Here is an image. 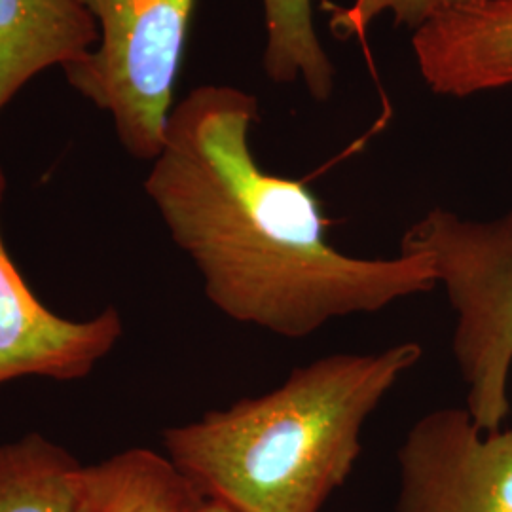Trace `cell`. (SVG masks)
Returning <instances> with one entry per match:
<instances>
[{
	"label": "cell",
	"instance_id": "4fadbf2b",
	"mask_svg": "<svg viewBox=\"0 0 512 512\" xmlns=\"http://www.w3.org/2000/svg\"><path fill=\"white\" fill-rule=\"evenodd\" d=\"M198 512H236L234 509H230L228 505H224V503H220V501H215V499H205L203 501L202 507H200V511Z\"/></svg>",
	"mask_w": 512,
	"mask_h": 512
},
{
	"label": "cell",
	"instance_id": "8fae6325",
	"mask_svg": "<svg viewBox=\"0 0 512 512\" xmlns=\"http://www.w3.org/2000/svg\"><path fill=\"white\" fill-rule=\"evenodd\" d=\"M264 69L279 84H302L315 101L334 90V67L317 35L311 0H262Z\"/></svg>",
	"mask_w": 512,
	"mask_h": 512
},
{
	"label": "cell",
	"instance_id": "6da1fadb",
	"mask_svg": "<svg viewBox=\"0 0 512 512\" xmlns=\"http://www.w3.org/2000/svg\"><path fill=\"white\" fill-rule=\"evenodd\" d=\"M258 118V101L245 90H192L171 110L145 179L150 202L217 310L300 340L334 319L437 289L423 256L359 258L336 249L308 184L256 162Z\"/></svg>",
	"mask_w": 512,
	"mask_h": 512
},
{
	"label": "cell",
	"instance_id": "ba28073f",
	"mask_svg": "<svg viewBox=\"0 0 512 512\" xmlns=\"http://www.w3.org/2000/svg\"><path fill=\"white\" fill-rule=\"evenodd\" d=\"M99 42L78 0H0V114L35 76L65 69Z\"/></svg>",
	"mask_w": 512,
	"mask_h": 512
},
{
	"label": "cell",
	"instance_id": "5b68a950",
	"mask_svg": "<svg viewBox=\"0 0 512 512\" xmlns=\"http://www.w3.org/2000/svg\"><path fill=\"white\" fill-rule=\"evenodd\" d=\"M395 512H512V427L482 431L467 408L423 414L397 452Z\"/></svg>",
	"mask_w": 512,
	"mask_h": 512
},
{
	"label": "cell",
	"instance_id": "7a4b0ae2",
	"mask_svg": "<svg viewBox=\"0 0 512 512\" xmlns=\"http://www.w3.org/2000/svg\"><path fill=\"white\" fill-rule=\"evenodd\" d=\"M421 357L401 342L296 366L270 393L165 429L167 458L236 512H319L353 473L366 420Z\"/></svg>",
	"mask_w": 512,
	"mask_h": 512
},
{
	"label": "cell",
	"instance_id": "3957f363",
	"mask_svg": "<svg viewBox=\"0 0 512 512\" xmlns=\"http://www.w3.org/2000/svg\"><path fill=\"white\" fill-rule=\"evenodd\" d=\"M401 253L431 266L456 315L452 355L467 410L482 431L509 418L512 368V209L492 220L431 209L401 239Z\"/></svg>",
	"mask_w": 512,
	"mask_h": 512
},
{
	"label": "cell",
	"instance_id": "277c9868",
	"mask_svg": "<svg viewBox=\"0 0 512 512\" xmlns=\"http://www.w3.org/2000/svg\"><path fill=\"white\" fill-rule=\"evenodd\" d=\"M99 42L63 69L74 92L110 114L128 154L154 160L164 145L173 95L198 0H78Z\"/></svg>",
	"mask_w": 512,
	"mask_h": 512
},
{
	"label": "cell",
	"instance_id": "7c38bea8",
	"mask_svg": "<svg viewBox=\"0 0 512 512\" xmlns=\"http://www.w3.org/2000/svg\"><path fill=\"white\" fill-rule=\"evenodd\" d=\"M490 0H353L348 6H327L330 31L342 37H365L366 29L376 19H393L416 31L423 23L439 18L446 12L475 6Z\"/></svg>",
	"mask_w": 512,
	"mask_h": 512
},
{
	"label": "cell",
	"instance_id": "9c48e42d",
	"mask_svg": "<svg viewBox=\"0 0 512 512\" xmlns=\"http://www.w3.org/2000/svg\"><path fill=\"white\" fill-rule=\"evenodd\" d=\"M203 501L171 459L133 448L82 469L76 512H198Z\"/></svg>",
	"mask_w": 512,
	"mask_h": 512
},
{
	"label": "cell",
	"instance_id": "8992f818",
	"mask_svg": "<svg viewBox=\"0 0 512 512\" xmlns=\"http://www.w3.org/2000/svg\"><path fill=\"white\" fill-rule=\"evenodd\" d=\"M6 177L0 167V203ZM122 319L109 310L71 321L48 310L23 281L0 230V387L23 376L71 382L84 378L122 338Z\"/></svg>",
	"mask_w": 512,
	"mask_h": 512
},
{
	"label": "cell",
	"instance_id": "30bf717a",
	"mask_svg": "<svg viewBox=\"0 0 512 512\" xmlns=\"http://www.w3.org/2000/svg\"><path fill=\"white\" fill-rule=\"evenodd\" d=\"M82 465L42 435L0 446V512H76Z\"/></svg>",
	"mask_w": 512,
	"mask_h": 512
},
{
	"label": "cell",
	"instance_id": "52a82bcc",
	"mask_svg": "<svg viewBox=\"0 0 512 512\" xmlns=\"http://www.w3.org/2000/svg\"><path fill=\"white\" fill-rule=\"evenodd\" d=\"M421 80L444 97L512 86V0L446 12L412 31Z\"/></svg>",
	"mask_w": 512,
	"mask_h": 512
}]
</instances>
